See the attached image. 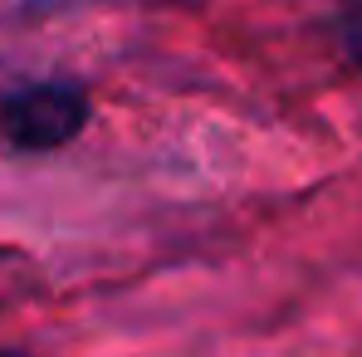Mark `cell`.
<instances>
[{
    "instance_id": "1",
    "label": "cell",
    "mask_w": 362,
    "mask_h": 357,
    "mask_svg": "<svg viewBox=\"0 0 362 357\" xmlns=\"http://www.w3.org/2000/svg\"><path fill=\"white\" fill-rule=\"evenodd\" d=\"M88 93L69 78H30L0 88V142L10 152H54L88 127Z\"/></svg>"
},
{
    "instance_id": "2",
    "label": "cell",
    "mask_w": 362,
    "mask_h": 357,
    "mask_svg": "<svg viewBox=\"0 0 362 357\" xmlns=\"http://www.w3.org/2000/svg\"><path fill=\"white\" fill-rule=\"evenodd\" d=\"M333 35H338L343 59L362 69V0H343V10H338V20H333Z\"/></svg>"
},
{
    "instance_id": "3",
    "label": "cell",
    "mask_w": 362,
    "mask_h": 357,
    "mask_svg": "<svg viewBox=\"0 0 362 357\" xmlns=\"http://www.w3.org/2000/svg\"><path fill=\"white\" fill-rule=\"evenodd\" d=\"M0 357H25V353H0Z\"/></svg>"
}]
</instances>
